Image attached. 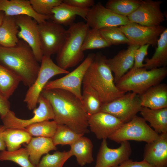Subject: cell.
Here are the masks:
<instances>
[{
	"label": "cell",
	"instance_id": "obj_1",
	"mask_svg": "<svg viewBox=\"0 0 167 167\" xmlns=\"http://www.w3.org/2000/svg\"><path fill=\"white\" fill-rule=\"evenodd\" d=\"M52 106L54 119L58 124H64L79 134L88 133L89 116L81 100L72 93L62 89H44L41 94Z\"/></svg>",
	"mask_w": 167,
	"mask_h": 167
},
{
	"label": "cell",
	"instance_id": "obj_2",
	"mask_svg": "<svg viewBox=\"0 0 167 167\" xmlns=\"http://www.w3.org/2000/svg\"><path fill=\"white\" fill-rule=\"evenodd\" d=\"M0 64L18 76L28 88L35 81L40 66L30 47L19 40L12 47L0 45Z\"/></svg>",
	"mask_w": 167,
	"mask_h": 167
},
{
	"label": "cell",
	"instance_id": "obj_3",
	"mask_svg": "<svg viewBox=\"0 0 167 167\" xmlns=\"http://www.w3.org/2000/svg\"><path fill=\"white\" fill-rule=\"evenodd\" d=\"M106 56L95 54L94 60L88 69L83 82L88 83L99 95L103 104L109 102L126 92L118 89Z\"/></svg>",
	"mask_w": 167,
	"mask_h": 167
},
{
	"label": "cell",
	"instance_id": "obj_4",
	"mask_svg": "<svg viewBox=\"0 0 167 167\" xmlns=\"http://www.w3.org/2000/svg\"><path fill=\"white\" fill-rule=\"evenodd\" d=\"M89 27L82 22L73 23L67 30L64 42L57 54V65L66 70L76 66L83 59L82 47Z\"/></svg>",
	"mask_w": 167,
	"mask_h": 167
},
{
	"label": "cell",
	"instance_id": "obj_5",
	"mask_svg": "<svg viewBox=\"0 0 167 167\" xmlns=\"http://www.w3.org/2000/svg\"><path fill=\"white\" fill-rule=\"evenodd\" d=\"M167 75L166 66L149 70L144 68L131 69L115 84L121 91H131L140 96L151 87L161 83Z\"/></svg>",
	"mask_w": 167,
	"mask_h": 167
},
{
	"label": "cell",
	"instance_id": "obj_6",
	"mask_svg": "<svg viewBox=\"0 0 167 167\" xmlns=\"http://www.w3.org/2000/svg\"><path fill=\"white\" fill-rule=\"evenodd\" d=\"M159 135L142 117L136 115L130 121L123 123L108 138L118 143L129 140L149 143L156 139Z\"/></svg>",
	"mask_w": 167,
	"mask_h": 167
},
{
	"label": "cell",
	"instance_id": "obj_7",
	"mask_svg": "<svg viewBox=\"0 0 167 167\" xmlns=\"http://www.w3.org/2000/svg\"><path fill=\"white\" fill-rule=\"evenodd\" d=\"M41 62L36 78L32 85L29 88L24 100L30 110L36 108L41 92L50 79L58 75L69 73L68 71L56 64L50 57L43 56Z\"/></svg>",
	"mask_w": 167,
	"mask_h": 167
},
{
	"label": "cell",
	"instance_id": "obj_8",
	"mask_svg": "<svg viewBox=\"0 0 167 167\" xmlns=\"http://www.w3.org/2000/svg\"><path fill=\"white\" fill-rule=\"evenodd\" d=\"M95 54H89L75 70L65 76L49 81L44 89H59L68 91L82 100L81 86L85 73L94 60Z\"/></svg>",
	"mask_w": 167,
	"mask_h": 167
},
{
	"label": "cell",
	"instance_id": "obj_9",
	"mask_svg": "<svg viewBox=\"0 0 167 167\" xmlns=\"http://www.w3.org/2000/svg\"><path fill=\"white\" fill-rule=\"evenodd\" d=\"M142 107L139 96L131 92L103 104L100 111L110 114L126 123L136 116Z\"/></svg>",
	"mask_w": 167,
	"mask_h": 167
},
{
	"label": "cell",
	"instance_id": "obj_10",
	"mask_svg": "<svg viewBox=\"0 0 167 167\" xmlns=\"http://www.w3.org/2000/svg\"><path fill=\"white\" fill-rule=\"evenodd\" d=\"M41 49L43 56L57 54L65 41L67 32L62 25L46 20L38 24Z\"/></svg>",
	"mask_w": 167,
	"mask_h": 167
},
{
	"label": "cell",
	"instance_id": "obj_11",
	"mask_svg": "<svg viewBox=\"0 0 167 167\" xmlns=\"http://www.w3.org/2000/svg\"><path fill=\"white\" fill-rule=\"evenodd\" d=\"M39 106L33 109L34 116L28 119L17 117L15 113L10 110L2 118L3 125L6 128L24 129L32 124L45 121L54 119V115L49 101L41 94L37 101Z\"/></svg>",
	"mask_w": 167,
	"mask_h": 167
},
{
	"label": "cell",
	"instance_id": "obj_12",
	"mask_svg": "<svg viewBox=\"0 0 167 167\" xmlns=\"http://www.w3.org/2000/svg\"><path fill=\"white\" fill-rule=\"evenodd\" d=\"M118 28L129 40V45L140 46L149 45L153 47L157 45L160 36L166 28L161 25L147 26L134 23Z\"/></svg>",
	"mask_w": 167,
	"mask_h": 167
},
{
	"label": "cell",
	"instance_id": "obj_13",
	"mask_svg": "<svg viewBox=\"0 0 167 167\" xmlns=\"http://www.w3.org/2000/svg\"><path fill=\"white\" fill-rule=\"evenodd\" d=\"M85 20L90 28L99 30L113 27H119L131 22L127 17L118 15L98 2L92 7Z\"/></svg>",
	"mask_w": 167,
	"mask_h": 167
},
{
	"label": "cell",
	"instance_id": "obj_14",
	"mask_svg": "<svg viewBox=\"0 0 167 167\" xmlns=\"http://www.w3.org/2000/svg\"><path fill=\"white\" fill-rule=\"evenodd\" d=\"M162 1L141 0L137 8L127 16L131 23L147 26L160 25L165 20L161 10Z\"/></svg>",
	"mask_w": 167,
	"mask_h": 167
},
{
	"label": "cell",
	"instance_id": "obj_15",
	"mask_svg": "<svg viewBox=\"0 0 167 167\" xmlns=\"http://www.w3.org/2000/svg\"><path fill=\"white\" fill-rule=\"evenodd\" d=\"M120 146L111 148L106 139H103L97 155L95 167H116L129 159L132 150L128 141L121 142Z\"/></svg>",
	"mask_w": 167,
	"mask_h": 167
},
{
	"label": "cell",
	"instance_id": "obj_16",
	"mask_svg": "<svg viewBox=\"0 0 167 167\" xmlns=\"http://www.w3.org/2000/svg\"><path fill=\"white\" fill-rule=\"evenodd\" d=\"M15 17L16 24L20 29L17 34L18 38L21 39L30 47L37 61L41 62L43 55L41 48L38 23L27 15Z\"/></svg>",
	"mask_w": 167,
	"mask_h": 167
},
{
	"label": "cell",
	"instance_id": "obj_17",
	"mask_svg": "<svg viewBox=\"0 0 167 167\" xmlns=\"http://www.w3.org/2000/svg\"><path fill=\"white\" fill-rule=\"evenodd\" d=\"M123 123L109 113L100 111L89 116L88 126L98 139H106Z\"/></svg>",
	"mask_w": 167,
	"mask_h": 167
},
{
	"label": "cell",
	"instance_id": "obj_18",
	"mask_svg": "<svg viewBox=\"0 0 167 167\" xmlns=\"http://www.w3.org/2000/svg\"><path fill=\"white\" fill-rule=\"evenodd\" d=\"M143 160L154 167H167V133L159 134L156 139L147 143Z\"/></svg>",
	"mask_w": 167,
	"mask_h": 167
},
{
	"label": "cell",
	"instance_id": "obj_19",
	"mask_svg": "<svg viewBox=\"0 0 167 167\" xmlns=\"http://www.w3.org/2000/svg\"><path fill=\"white\" fill-rule=\"evenodd\" d=\"M139 46L129 45L126 49L122 50L113 58L107 59V64L114 74L115 84L133 67L135 54Z\"/></svg>",
	"mask_w": 167,
	"mask_h": 167
},
{
	"label": "cell",
	"instance_id": "obj_20",
	"mask_svg": "<svg viewBox=\"0 0 167 167\" xmlns=\"http://www.w3.org/2000/svg\"><path fill=\"white\" fill-rule=\"evenodd\" d=\"M0 11L5 15L16 16L25 15L30 16L38 24L50 19V17L36 13L33 10L28 0H0Z\"/></svg>",
	"mask_w": 167,
	"mask_h": 167
},
{
	"label": "cell",
	"instance_id": "obj_21",
	"mask_svg": "<svg viewBox=\"0 0 167 167\" xmlns=\"http://www.w3.org/2000/svg\"><path fill=\"white\" fill-rule=\"evenodd\" d=\"M89 9L75 7L62 2L53 9L50 19L59 24L70 26L74 23V21L77 15L85 20Z\"/></svg>",
	"mask_w": 167,
	"mask_h": 167
},
{
	"label": "cell",
	"instance_id": "obj_22",
	"mask_svg": "<svg viewBox=\"0 0 167 167\" xmlns=\"http://www.w3.org/2000/svg\"><path fill=\"white\" fill-rule=\"evenodd\" d=\"M142 107L152 109L167 108V85L160 83L139 96Z\"/></svg>",
	"mask_w": 167,
	"mask_h": 167
},
{
	"label": "cell",
	"instance_id": "obj_23",
	"mask_svg": "<svg viewBox=\"0 0 167 167\" xmlns=\"http://www.w3.org/2000/svg\"><path fill=\"white\" fill-rule=\"evenodd\" d=\"M26 148L30 161L36 166L43 155L57 150L52 138L38 137H32Z\"/></svg>",
	"mask_w": 167,
	"mask_h": 167
},
{
	"label": "cell",
	"instance_id": "obj_24",
	"mask_svg": "<svg viewBox=\"0 0 167 167\" xmlns=\"http://www.w3.org/2000/svg\"><path fill=\"white\" fill-rule=\"evenodd\" d=\"M70 146L69 151L71 156L75 157L78 164L80 166H84L94 161L92 156L93 145L89 138L82 136Z\"/></svg>",
	"mask_w": 167,
	"mask_h": 167
},
{
	"label": "cell",
	"instance_id": "obj_25",
	"mask_svg": "<svg viewBox=\"0 0 167 167\" xmlns=\"http://www.w3.org/2000/svg\"><path fill=\"white\" fill-rule=\"evenodd\" d=\"M142 118L150 124L158 134L167 133V108L152 109L142 107L140 111Z\"/></svg>",
	"mask_w": 167,
	"mask_h": 167
},
{
	"label": "cell",
	"instance_id": "obj_26",
	"mask_svg": "<svg viewBox=\"0 0 167 167\" xmlns=\"http://www.w3.org/2000/svg\"><path fill=\"white\" fill-rule=\"evenodd\" d=\"M1 136L9 151L20 148L23 143L28 144L32 137L24 128H6L1 133Z\"/></svg>",
	"mask_w": 167,
	"mask_h": 167
},
{
	"label": "cell",
	"instance_id": "obj_27",
	"mask_svg": "<svg viewBox=\"0 0 167 167\" xmlns=\"http://www.w3.org/2000/svg\"><path fill=\"white\" fill-rule=\"evenodd\" d=\"M19 28L15 17L5 15L0 26V45L6 47L15 45L19 40Z\"/></svg>",
	"mask_w": 167,
	"mask_h": 167
},
{
	"label": "cell",
	"instance_id": "obj_28",
	"mask_svg": "<svg viewBox=\"0 0 167 167\" xmlns=\"http://www.w3.org/2000/svg\"><path fill=\"white\" fill-rule=\"evenodd\" d=\"M143 68L149 70L165 67L167 64V29L160 36L157 47L152 56L145 60Z\"/></svg>",
	"mask_w": 167,
	"mask_h": 167
},
{
	"label": "cell",
	"instance_id": "obj_29",
	"mask_svg": "<svg viewBox=\"0 0 167 167\" xmlns=\"http://www.w3.org/2000/svg\"><path fill=\"white\" fill-rule=\"evenodd\" d=\"M81 101L90 116L100 111L103 104L96 91L88 83L83 82Z\"/></svg>",
	"mask_w": 167,
	"mask_h": 167
},
{
	"label": "cell",
	"instance_id": "obj_30",
	"mask_svg": "<svg viewBox=\"0 0 167 167\" xmlns=\"http://www.w3.org/2000/svg\"><path fill=\"white\" fill-rule=\"evenodd\" d=\"M21 78L0 64V93L8 99L18 87Z\"/></svg>",
	"mask_w": 167,
	"mask_h": 167
},
{
	"label": "cell",
	"instance_id": "obj_31",
	"mask_svg": "<svg viewBox=\"0 0 167 167\" xmlns=\"http://www.w3.org/2000/svg\"><path fill=\"white\" fill-rule=\"evenodd\" d=\"M57 126L58 124L54 120H47L32 124L24 129L32 136L52 138Z\"/></svg>",
	"mask_w": 167,
	"mask_h": 167
},
{
	"label": "cell",
	"instance_id": "obj_32",
	"mask_svg": "<svg viewBox=\"0 0 167 167\" xmlns=\"http://www.w3.org/2000/svg\"><path fill=\"white\" fill-rule=\"evenodd\" d=\"M141 0H109L105 6L115 13L127 17L139 6Z\"/></svg>",
	"mask_w": 167,
	"mask_h": 167
},
{
	"label": "cell",
	"instance_id": "obj_33",
	"mask_svg": "<svg viewBox=\"0 0 167 167\" xmlns=\"http://www.w3.org/2000/svg\"><path fill=\"white\" fill-rule=\"evenodd\" d=\"M0 161H11L21 167H36L30 161L26 148H20L12 151L6 150L1 151Z\"/></svg>",
	"mask_w": 167,
	"mask_h": 167
},
{
	"label": "cell",
	"instance_id": "obj_34",
	"mask_svg": "<svg viewBox=\"0 0 167 167\" xmlns=\"http://www.w3.org/2000/svg\"><path fill=\"white\" fill-rule=\"evenodd\" d=\"M111 45L101 34L99 30L90 28L85 36L82 50L94 49L110 47Z\"/></svg>",
	"mask_w": 167,
	"mask_h": 167
},
{
	"label": "cell",
	"instance_id": "obj_35",
	"mask_svg": "<svg viewBox=\"0 0 167 167\" xmlns=\"http://www.w3.org/2000/svg\"><path fill=\"white\" fill-rule=\"evenodd\" d=\"M84 135L75 132L67 126L64 124H58L52 138L54 144L71 145L79 138Z\"/></svg>",
	"mask_w": 167,
	"mask_h": 167
},
{
	"label": "cell",
	"instance_id": "obj_36",
	"mask_svg": "<svg viewBox=\"0 0 167 167\" xmlns=\"http://www.w3.org/2000/svg\"><path fill=\"white\" fill-rule=\"evenodd\" d=\"M71 156L69 151H56L51 154L48 153L42 157L36 167H62Z\"/></svg>",
	"mask_w": 167,
	"mask_h": 167
},
{
	"label": "cell",
	"instance_id": "obj_37",
	"mask_svg": "<svg viewBox=\"0 0 167 167\" xmlns=\"http://www.w3.org/2000/svg\"><path fill=\"white\" fill-rule=\"evenodd\" d=\"M118 27H113L103 28L99 30L106 41L111 45L121 44H130V41Z\"/></svg>",
	"mask_w": 167,
	"mask_h": 167
},
{
	"label": "cell",
	"instance_id": "obj_38",
	"mask_svg": "<svg viewBox=\"0 0 167 167\" xmlns=\"http://www.w3.org/2000/svg\"><path fill=\"white\" fill-rule=\"evenodd\" d=\"M34 11L37 14L50 16L53 9L62 2V0H29Z\"/></svg>",
	"mask_w": 167,
	"mask_h": 167
},
{
	"label": "cell",
	"instance_id": "obj_39",
	"mask_svg": "<svg viewBox=\"0 0 167 167\" xmlns=\"http://www.w3.org/2000/svg\"><path fill=\"white\" fill-rule=\"evenodd\" d=\"M149 45H141L136 50L134 55V62L131 69H136L143 68V61L145 57L148 54V50Z\"/></svg>",
	"mask_w": 167,
	"mask_h": 167
},
{
	"label": "cell",
	"instance_id": "obj_40",
	"mask_svg": "<svg viewBox=\"0 0 167 167\" xmlns=\"http://www.w3.org/2000/svg\"><path fill=\"white\" fill-rule=\"evenodd\" d=\"M62 2L71 6L81 8H89L95 5L93 0H64Z\"/></svg>",
	"mask_w": 167,
	"mask_h": 167
},
{
	"label": "cell",
	"instance_id": "obj_41",
	"mask_svg": "<svg viewBox=\"0 0 167 167\" xmlns=\"http://www.w3.org/2000/svg\"><path fill=\"white\" fill-rule=\"evenodd\" d=\"M116 167H154L143 160L140 161H134L128 159Z\"/></svg>",
	"mask_w": 167,
	"mask_h": 167
},
{
	"label": "cell",
	"instance_id": "obj_42",
	"mask_svg": "<svg viewBox=\"0 0 167 167\" xmlns=\"http://www.w3.org/2000/svg\"><path fill=\"white\" fill-rule=\"evenodd\" d=\"M10 103L8 99L0 93V117L2 119L10 110Z\"/></svg>",
	"mask_w": 167,
	"mask_h": 167
},
{
	"label": "cell",
	"instance_id": "obj_43",
	"mask_svg": "<svg viewBox=\"0 0 167 167\" xmlns=\"http://www.w3.org/2000/svg\"><path fill=\"white\" fill-rule=\"evenodd\" d=\"M5 129V127L3 125H0V151H1L6 150V145L1 136V133Z\"/></svg>",
	"mask_w": 167,
	"mask_h": 167
},
{
	"label": "cell",
	"instance_id": "obj_44",
	"mask_svg": "<svg viewBox=\"0 0 167 167\" xmlns=\"http://www.w3.org/2000/svg\"><path fill=\"white\" fill-rule=\"evenodd\" d=\"M4 16V12L2 11H0V26L2 22Z\"/></svg>",
	"mask_w": 167,
	"mask_h": 167
}]
</instances>
